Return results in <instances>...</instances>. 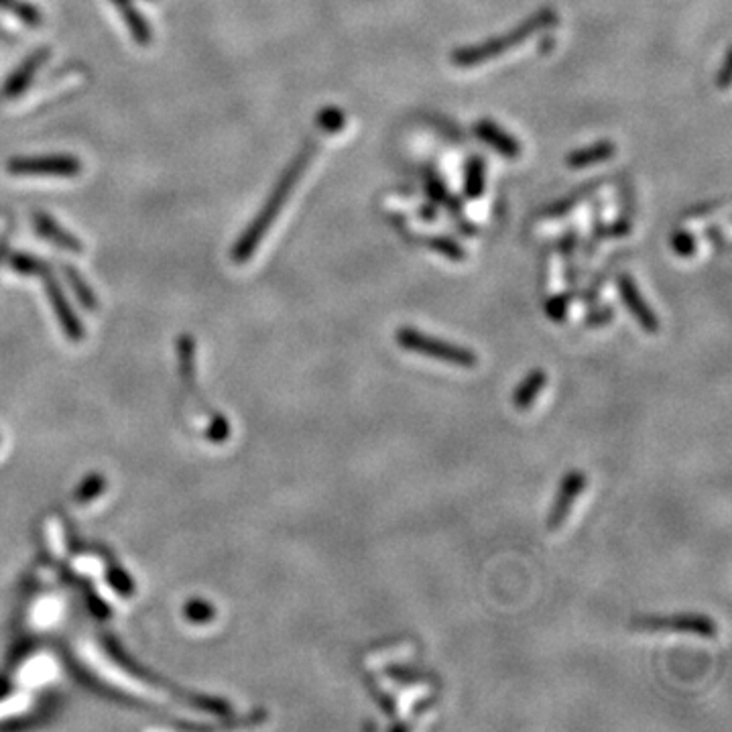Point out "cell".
Returning <instances> with one entry per match:
<instances>
[{
    "label": "cell",
    "mask_w": 732,
    "mask_h": 732,
    "mask_svg": "<svg viewBox=\"0 0 732 732\" xmlns=\"http://www.w3.org/2000/svg\"><path fill=\"white\" fill-rule=\"evenodd\" d=\"M427 194H430V198L434 202H438L442 206H448L450 210H460V206L452 202L446 186H444V183L438 177H430V179H427Z\"/></svg>",
    "instance_id": "obj_24"
},
{
    "label": "cell",
    "mask_w": 732,
    "mask_h": 732,
    "mask_svg": "<svg viewBox=\"0 0 732 732\" xmlns=\"http://www.w3.org/2000/svg\"><path fill=\"white\" fill-rule=\"evenodd\" d=\"M631 234V224L629 222H615L610 226H600L596 228V238H621Z\"/></svg>",
    "instance_id": "obj_28"
},
{
    "label": "cell",
    "mask_w": 732,
    "mask_h": 732,
    "mask_svg": "<svg viewBox=\"0 0 732 732\" xmlns=\"http://www.w3.org/2000/svg\"><path fill=\"white\" fill-rule=\"evenodd\" d=\"M102 491H104V478H102V476H98V474H94V476H90V478L80 486V491H78V495H76V501H78V503H88V501L96 499Z\"/></svg>",
    "instance_id": "obj_26"
},
{
    "label": "cell",
    "mask_w": 732,
    "mask_h": 732,
    "mask_svg": "<svg viewBox=\"0 0 732 732\" xmlns=\"http://www.w3.org/2000/svg\"><path fill=\"white\" fill-rule=\"evenodd\" d=\"M61 271H64V275H66L68 283L72 285L74 293L78 295V299L86 305V308H88L90 312H94V310H96V297H94V293H92L90 285L82 279V275H80L74 267H68V265H66L64 269H61Z\"/></svg>",
    "instance_id": "obj_19"
},
{
    "label": "cell",
    "mask_w": 732,
    "mask_h": 732,
    "mask_svg": "<svg viewBox=\"0 0 732 732\" xmlns=\"http://www.w3.org/2000/svg\"><path fill=\"white\" fill-rule=\"evenodd\" d=\"M486 165L482 157H470L464 171V196L468 200H478L484 194L486 186Z\"/></svg>",
    "instance_id": "obj_16"
},
{
    "label": "cell",
    "mask_w": 732,
    "mask_h": 732,
    "mask_svg": "<svg viewBox=\"0 0 732 732\" xmlns=\"http://www.w3.org/2000/svg\"><path fill=\"white\" fill-rule=\"evenodd\" d=\"M615 155H617V145L613 141H598L594 145L572 151L566 157V165L572 169H586V167L610 161Z\"/></svg>",
    "instance_id": "obj_12"
},
{
    "label": "cell",
    "mask_w": 732,
    "mask_h": 732,
    "mask_svg": "<svg viewBox=\"0 0 732 732\" xmlns=\"http://www.w3.org/2000/svg\"><path fill=\"white\" fill-rule=\"evenodd\" d=\"M547 385V373L543 369H533L515 389L513 393V407L517 411H529L535 399Z\"/></svg>",
    "instance_id": "obj_13"
},
{
    "label": "cell",
    "mask_w": 732,
    "mask_h": 732,
    "mask_svg": "<svg viewBox=\"0 0 732 732\" xmlns=\"http://www.w3.org/2000/svg\"><path fill=\"white\" fill-rule=\"evenodd\" d=\"M671 249H674V253L678 257H684L686 259V257L696 255V251H698V240H696V236L692 232L678 230L674 234V238H671Z\"/></svg>",
    "instance_id": "obj_22"
},
{
    "label": "cell",
    "mask_w": 732,
    "mask_h": 732,
    "mask_svg": "<svg viewBox=\"0 0 732 732\" xmlns=\"http://www.w3.org/2000/svg\"><path fill=\"white\" fill-rule=\"evenodd\" d=\"M411 728H413V724L407 722V720H399V722L389 724V732H409Z\"/></svg>",
    "instance_id": "obj_32"
},
{
    "label": "cell",
    "mask_w": 732,
    "mask_h": 732,
    "mask_svg": "<svg viewBox=\"0 0 732 732\" xmlns=\"http://www.w3.org/2000/svg\"><path fill=\"white\" fill-rule=\"evenodd\" d=\"M574 289H568L564 293H558L554 297H549L545 303V316L552 322H564L568 318L570 305L574 301Z\"/></svg>",
    "instance_id": "obj_18"
},
{
    "label": "cell",
    "mask_w": 732,
    "mask_h": 732,
    "mask_svg": "<svg viewBox=\"0 0 732 732\" xmlns=\"http://www.w3.org/2000/svg\"><path fill=\"white\" fill-rule=\"evenodd\" d=\"M383 674L391 682H395L399 686H405V688H417V686H425V684L434 682V676L427 674L425 669L405 665V663H387L383 667Z\"/></svg>",
    "instance_id": "obj_14"
},
{
    "label": "cell",
    "mask_w": 732,
    "mask_h": 732,
    "mask_svg": "<svg viewBox=\"0 0 732 732\" xmlns=\"http://www.w3.org/2000/svg\"><path fill=\"white\" fill-rule=\"evenodd\" d=\"M617 287H619V293H621L625 308L635 318V322L641 326V330L647 332V334H657L659 332V318L651 310V305L645 301L637 281L631 275L621 273L617 277Z\"/></svg>",
    "instance_id": "obj_7"
},
{
    "label": "cell",
    "mask_w": 732,
    "mask_h": 732,
    "mask_svg": "<svg viewBox=\"0 0 732 732\" xmlns=\"http://www.w3.org/2000/svg\"><path fill=\"white\" fill-rule=\"evenodd\" d=\"M7 3H9V0H0V5H3V7H5Z\"/></svg>",
    "instance_id": "obj_34"
},
{
    "label": "cell",
    "mask_w": 732,
    "mask_h": 732,
    "mask_svg": "<svg viewBox=\"0 0 732 732\" xmlns=\"http://www.w3.org/2000/svg\"><path fill=\"white\" fill-rule=\"evenodd\" d=\"M186 617L192 623H208L214 617V608L204 600H192L186 606Z\"/></svg>",
    "instance_id": "obj_27"
},
{
    "label": "cell",
    "mask_w": 732,
    "mask_h": 732,
    "mask_svg": "<svg viewBox=\"0 0 732 732\" xmlns=\"http://www.w3.org/2000/svg\"><path fill=\"white\" fill-rule=\"evenodd\" d=\"M722 206H726V200H722V202H712V204H708V206H704V208H698V210H694L692 214H688V220H700V218H704V216H710V214H714V210H718V208H722Z\"/></svg>",
    "instance_id": "obj_30"
},
{
    "label": "cell",
    "mask_w": 732,
    "mask_h": 732,
    "mask_svg": "<svg viewBox=\"0 0 732 732\" xmlns=\"http://www.w3.org/2000/svg\"><path fill=\"white\" fill-rule=\"evenodd\" d=\"M423 247L434 251L436 255L452 261V263H464L468 259V253L464 251V247L460 242H456L454 238H448V236H425L423 238Z\"/></svg>",
    "instance_id": "obj_17"
},
{
    "label": "cell",
    "mask_w": 732,
    "mask_h": 732,
    "mask_svg": "<svg viewBox=\"0 0 732 732\" xmlns=\"http://www.w3.org/2000/svg\"><path fill=\"white\" fill-rule=\"evenodd\" d=\"M318 127L326 133H340L346 125V116L340 108L336 106H328V108H322L320 114H318Z\"/></svg>",
    "instance_id": "obj_21"
},
{
    "label": "cell",
    "mask_w": 732,
    "mask_h": 732,
    "mask_svg": "<svg viewBox=\"0 0 732 732\" xmlns=\"http://www.w3.org/2000/svg\"><path fill=\"white\" fill-rule=\"evenodd\" d=\"M613 320H615L613 305H602V308H594V310L588 312V316L584 318V326L586 328H602V326H608Z\"/></svg>",
    "instance_id": "obj_25"
},
{
    "label": "cell",
    "mask_w": 732,
    "mask_h": 732,
    "mask_svg": "<svg viewBox=\"0 0 732 732\" xmlns=\"http://www.w3.org/2000/svg\"><path fill=\"white\" fill-rule=\"evenodd\" d=\"M11 267H13L15 271H19L21 275H39L47 265H45L41 259H37V257H31V255L19 253V255H15V257H13Z\"/></svg>",
    "instance_id": "obj_23"
},
{
    "label": "cell",
    "mask_w": 732,
    "mask_h": 732,
    "mask_svg": "<svg viewBox=\"0 0 732 732\" xmlns=\"http://www.w3.org/2000/svg\"><path fill=\"white\" fill-rule=\"evenodd\" d=\"M436 702H438V698H436L434 694L425 696V698H419V700L411 706V716H413V718H421L423 714H427V712H430V710L436 706Z\"/></svg>",
    "instance_id": "obj_29"
},
{
    "label": "cell",
    "mask_w": 732,
    "mask_h": 732,
    "mask_svg": "<svg viewBox=\"0 0 732 732\" xmlns=\"http://www.w3.org/2000/svg\"><path fill=\"white\" fill-rule=\"evenodd\" d=\"M116 3H127V0H112V5H116Z\"/></svg>",
    "instance_id": "obj_33"
},
{
    "label": "cell",
    "mask_w": 732,
    "mask_h": 732,
    "mask_svg": "<svg viewBox=\"0 0 732 732\" xmlns=\"http://www.w3.org/2000/svg\"><path fill=\"white\" fill-rule=\"evenodd\" d=\"M474 133L482 143H486L488 147L495 149L499 155H503L507 159H517L521 155L519 141L513 135H509L507 131H503L493 120H488V118L478 120Z\"/></svg>",
    "instance_id": "obj_10"
},
{
    "label": "cell",
    "mask_w": 732,
    "mask_h": 732,
    "mask_svg": "<svg viewBox=\"0 0 732 732\" xmlns=\"http://www.w3.org/2000/svg\"><path fill=\"white\" fill-rule=\"evenodd\" d=\"M588 476L582 470H570L558 488V495L547 513V531H558L568 521L578 497L586 491Z\"/></svg>",
    "instance_id": "obj_6"
},
{
    "label": "cell",
    "mask_w": 732,
    "mask_h": 732,
    "mask_svg": "<svg viewBox=\"0 0 732 732\" xmlns=\"http://www.w3.org/2000/svg\"><path fill=\"white\" fill-rule=\"evenodd\" d=\"M716 82H718V86H720V88H728V82H730V55H728V53H726V57H724V64H722V68H720V74H718Z\"/></svg>",
    "instance_id": "obj_31"
},
{
    "label": "cell",
    "mask_w": 732,
    "mask_h": 732,
    "mask_svg": "<svg viewBox=\"0 0 732 732\" xmlns=\"http://www.w3.org/2000/svg\"><path fill=\"white\" fill-rule=\"evenodd\" d=\"M39 277H41V279H43V283H45L47 295H49V299H51V303H53V310H55V316H57V320H59L61 328H64V332H66L72 340H80V338H84V328H82L80 320L76 318V314L72 312L70 303H68V299H66V293H61V287L57 285V281H55V277L51 275V271L45 267V269L39 273Z\"/></svg>",
    "instance_id": "obj_8"
},
{
    "label": "cell",
    "mask_w": 732,
    "mask_h": 732,
    "mask_svg": "<svg viewBox=\"0 0 732 732\" xmlns=\"http://www.w3.org/2000/svg\"><path fill=\"white\" fill-rule=\"evenodd\" d=\"M33 224H35L37 234L43 236L45 240H51L55 244V247L64 249V251H70V253H82L84 251V244L74 234H70L66 228H61L45 212H35L33 214Z\"/></svg>",
    "instance_id": "obj_11"
},
{
    "label": "cell",
    "mask_w": 732,
    "mask_h": 732,
    "mask_svg": "<svg viewBox=\"0 0 732 732\" xmlns=\"http://www.w3.org/2000/svg\"><path fill=\"white\" fill-rule=\"evenodd\" d=\"M49 55H51V51L47 47H41L35 53H31L23 61V64L9 76L3 92H0V94H3V98L11 100V98L21 96L29 88V84L33 82V78L37 76V72L41 70V66L49 59Z\"/></svg>",
    "instance_id": "obj_9"
},
{
    "label": "cell",
    "mask_w": 732,
    "mask_h": 732,
    "mask_svg": "<svg viewBox=\"0 0 732 732\" xmlns=\"http://www.w3.org/2000/svg\"><path fill=\"white\" fill-rule=\"evenodd\" d=\"M11 175H55V177H74L82 171V163L74 155H33V157H13L7 163Z\"/></svg>",
    "instance_id": "obj_4"
},
{
    "label": "cell",
    "mask_w": 732,
    "mask_h": 732,
    "mask_svg": "<svg viewBox=\"0 0 732 732\" xmlns=\"http://www.w3.org/2000/svg\"><path fill=\"white\" fill-rule=\"evenodd\" d=\"M118 11H120V17L122 21H125V25L129 27L133 39L139 43V45H149L151 39H153V31H151V25L145 21V17L131 5V0H127V3H116Z\"/></svg>",
    "instance_id": "obj_15"
},
{
    "label": "cell",
    "mask_w": 732,
    "mask_h": 732,
    "mask_svg": "<svg viewBox=\"0 0 732 732\" xmlns=\"http://www.w3.org/2000/svg\"><path fill=\"white\" fill-rule=\"evenodd\" d=\"M633 627L643 631H676V633H692L696 637L712 639L718 635V625L714 619L702 613H678L665 617H641L633 623Z\"/></svg>",
    "instance_id": "obj_5"
},
{
    "label": "cell",
    "mask_w": 732,
    "mask_h": 732,
    "mask_svg": "<svg viewBox=\"0 0 732 732\" xmlns=\"http://www.w3.org/2000/svg\"><path fill=\"white\" fill-rule=\"evenodd\" d=\"M558 23V13L554 9H541L537 13H533L527 21H523L521 25H517L515 29H511L509 33L495 37V39H486L482 43L476 45H468V47H460L456 49L450 59L456 68L468 70V68H478L486 61H493L503 57L505 53L513 51L515 47L527 43L531 37H535L539 31L552 27Z\"/></svg>",
    "instance_id": "obj_2"
},
{
    "label": "cell",
    "mask_w": 732,
    "mask_h": 732,
    "mask_svg": "<svg viewBox=\"0 0 732 732\" xmlns=\"http://www.w3.org/2000/svg\"><path fill=\"white\" fill-rule=\"evenodd\" d=\"M316 155H318V141H308V143H305L299 149V153L291 159V163L287 165V169L279 177L277 186L273 188V192L267 198V202L261 208V212L255 216V220L249 224V228L244 230L240 234V238L236 240L234 249H232L234 263L242 265V263H247L255 255V251L259 249V244L263 242V238L271 230L273 222L277 220V216L281 214V210L285 208V204L289 202V196L297 188L299 179L303 177L305 171H308V167L312 165V161L316 159Z\"/></svg>",
    "instance_id": "obj_1"
},
{
    "label": "cell",
    "mask_w": 732,
    "mask_h": 732,
    "mask_svg": "<svg viewBox=\"0 0 732 732\" xmlns=\"http://www.w3.org/2000/svg\"><path fill=\"white\" fill-rule=\"evenodd\" d=\"M366 682V690L371 692V696L375 698L377 706L387 714V716H397V698L391 692H385L383 688H379L377 680H373V676H364Z\"/></svg>",
    "instance_id": "obj_20"
},
{
    "label": "cell",
    "mask_w": 732,
    "mask_h": 732,
    "mask_svg": "<svg viewBox=\"0 0 732 732\" xmlns=\"http://www.w3.org/2000/svg\"><path fill=\"white\" fill-rule=\"evenodd\" d=\"M395 340L399 344V348L413 352V354H421L432 360L450 364V366H460V369H476L478 366V354L466 346L454 344L450 340L432 336L419 332L415 328L403 326L397 330Z\"/></svg>",
    "instance_id": "obj_3"
}]
</instances>
